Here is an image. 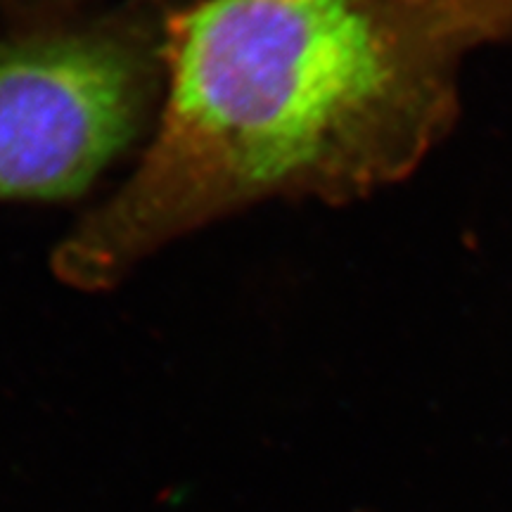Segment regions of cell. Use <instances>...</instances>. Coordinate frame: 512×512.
Segmentation results:
<instances>
[{
	"label": "cell",
	"instance_id": "obj_1",
	"mask_svg": "<svg viewBox=\"0 0 512 512\" xmlns=\"http://www.w3.org/2000/svg\"><path fill=\"white\" fill-rule=\"evenodd\" d=\"M465 50L439 0H202L174 12L155 138L60 242L55 275L98 292L254 202H349L401 181L456 119Z\"/></svg>",
	"mask_w": 512,
	"mask_h": 512
},
{
	"label": "cell",
	"instance_id": "obj_2",
	"mask_svg": "<svg viewBox=\"0 0 512 512\" xmlns=\"http://www.w3.org/2000/svg\"><path fill=\"white\" fill-rule=\"evenodd\" d=\"M162 76V36L131 12L0 41V202L81 195L143 133Z\"/></svg>",
	"mask_w": 512,
	"mask_h": 512
},
{
	"label": "cell",
	"instance_id": "obj_3",
	"mask_svg": "<svg viewBox=\"0 0 512 512\" xmlns=\"http://www.w3.org/2000/svg\"><path fill=\"white\" fill-rule=\"evenodd\" d=\"M467 48L479 43H512V0H439Z\"/></svg>",
	"mask_w": 512,
	"mask_h": 512
},
{
	"label": "cell",
	"instance_id": "obj_4",
	"mask_svg": "<svg viewBox=\"0 0 512 512\" xmlns=\"http://www.w3.org/2000/svg\"><path fill=\"white\" fill-rule=\"evenodd\" d=\"M0 8L15 29H36L46 22H55L53 0H0Z\"/></svg>",
	"mask_w": 512,
	"mask_h": 512
},
{
	"label": "cell",
	"instance_id": "obj_5",
	"mask_svg": "<svg viewBox=\"0 0 512 512\" xmlns=\"http://www.w3.org/2000/svg\"><path fill=\"white\" fill-rule=\"evenodd\" d=\"M83 3H88V0H53L55 12L60 19H69V15H74Z\"/></svg>",
	"mask_w": 512,
	"mask_h": 512
}]
</instances>
